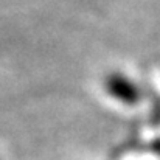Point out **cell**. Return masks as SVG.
<instances>
[{"mask_svg":"<svg viewBox=\"0 0 160 160\" xmlns=\"http://www.w3.org/2000/svg\"><path fill=\"white\" fill-rule=\"evenodd\" d=\"M107 90L113 98L124 104H135L142 100V90L138 86L124 75H112L107 79Z\"/></svg>","mask_w":160,"mask_h":160,"instance_id":"6da1fadb","label":"cell"}]
</instances>
